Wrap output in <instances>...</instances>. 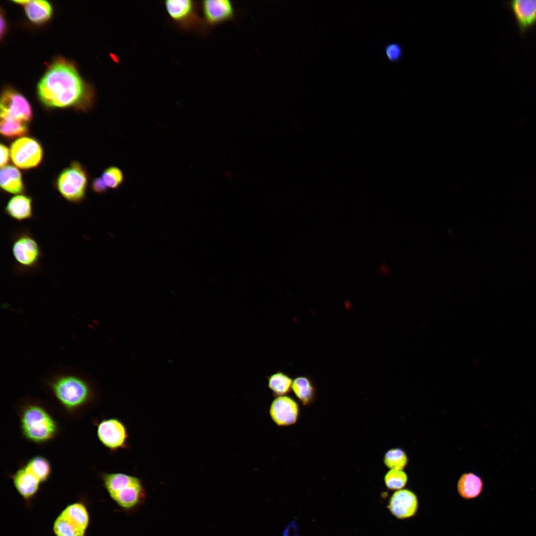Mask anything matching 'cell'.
Wrapping results in <instances>:
<instances>
[{
  "instance_id": "5bb4252c",
  "label": "cell",
  "mask_w": 536,
  "mask_h": 536,
  "mask_svg": "<svg viewBox=\"0 0 536 536\" xmlns=\"http://www.w3.org/2000/svg\"><path fill=\"white\" fill-rule=\"evenodd\" d=\"M201 8L204 20L209 25H215L229 20L234 16V7L229 0H205Z\"/></svg>"
},
{
  "instance_id": "277c9868",
  "label": "cell",
  "mask_w": 536,
  "mask_h": 536,
  "mask_svg": "<svg viewBox=\"0 0 536 536\" xmlns=\"http://www.w3.org/2000/svg\"><path fill=\"white\" fill-rule=\"evenodd\" d=\"M103 485L110 497L120 506L131 509L145 495L141 480L135 476L121 473H102Z\"/></svg>"
},
{
  "instance_id": "d6986e66",
  "label": "cell",
  "mask_w": 536,
  "mask_h": 536,
  "mask_svg": "<svg viewBox=\"0 0 536 536\" xmlns=\"http://www.w3.org/2000/svg\"><path fill=\"white\" fill-rule=\"evenodd\" d=\"M0 184L3 190L12 194L22 193L24 190L20 172L11 165L1 167Z\"/></svg>"
},
{
  "instance_id": "d4e9b609",
  "label": "cell",
  "mask_w": 536,
  "mask_h": 536,
  "mask_svg": "<svg viewBox=\"0 0 536 536\" xmlns=\"http://www.w3.org/2000/svg\"><path fill=\"white\" fill-rule=\"evenodd\" d=\"M384 462L391 469L402 470L406 466L408 459L403 450L399 448L392 449L385 455Z\"/></svg>"
},
{
  "instance_id": "83f0119b",
  "label": "cell",
  "mask_w": 536,
  "mask_h": 536,
  "mask_svg": "<svg viewBox=\"0 0 536 536\" xmlns=\"http://www.w3.org/2000/svg\"><path fill=\"white\" fill-rule=\"evenodd\" d=\"M385 54L388 60L392 62L400 60L402 56V49L399 44L391 43L386 45Z\"/></svg>"
},
{
  "instance_id": "9c48e42d",
  "label": "cell",
  "mask_w": 536,
  "mask_h": 536,
  "mask_svg": "<svg viewBox=\"0 0 536 536\" xmlns=\"http://www.w3.org/2000/svg\"><path fill=\"white\" fill-rule=\"evenodd\" d=\"M10 154L14 164L27 169L37 166L42 160L43 152L40 144L35 139L22 137L11 145Z\"/></svg>"
},
{
  "instance_id": "4316f807",
  "label": "cell",
  "mask_w": 536,
  "mask_h": 536,
  "mask_svg": "<svg viewBox=\"0 0 536 536\" xmlns=\"http://www.w3.org/2000/svg\"><path fill=\"white\" fill-rule=\"evenodd\" d=\"M101 178L107 187L112 189L119 188L124 181L123 172L119 168L115 166L107 168L103 171Z\"/></svg>"
},
{
  "instance_id": "7402d4cb",
  "label": "cell",
  "mask_w": 536,
  "mask_h": 536,
  "mask_svg": "<svg viewBox=\"0 0 536 536\" xmlns=\"http://www.w3.org/2000/svg\"><path fill=\"white\" fill-rule=\"evenodd\" d=\"M291 390L303 405L309 404L314 399L315 388L311 381L307 377L299 376L294 379Z\"/></svg>"
},
{
  "instance_id": "52a82bcc",
  "label": "cell",
  "mask_w": 536,
  "mask_h": 536,
  "mask_svg": "<svg viewBox=\"0 0 536 536\" xmlns=\"http://www.w3.org/2000/svg\"><path fill=\"white\" fill-rule=\"evenodd\" d=\"M56 184L64 199L72 203H79L85 198L87 173L79 163L73 162L60 173Z\"/></svg>"
},
{
  "instance_id": "2e32d148",
  "label": "cell",
  "mask_w": 536,
  "mask_h": 536,
  "mask_svg": "<svg viewBox=\"0 0 536 536\" xmlns=\"http://www.w3.org/2000/svg\"><path fill=\"white\" fill-rule=\"evenodd\" d=\"M509 5L521 32L536 23V0H511Z\"/></svg>"
},
{
  "instance_id": "3957f363",
  "label": "cell",
  "mask_w": 536,
  "mask_h": 536,
  "mask_svg": "<svg viewBox=\"0 0 536 536\" xmlns=\"http://www.w3.org/2000/svg\"><path fill=\"white\" fill-rule=\"evenodd\" d=\"M49 386L60 404L70 412L84 407L94 397L89 383L75 375H58L51 379Z\"/></svg>"
},
{
  "instance_id": "ffe728a7",
  "label": "cell",
  "mask_w": 536,
  "mask_h": 536,
  "mask_svg": "<svg viewBox=\"0 0 536 536\" xmlns=\"http://www.w3.org/2000/svg\"><path fill=\"white\" fill-rule=\"evenodd\" d=\"M482 489V479L479 476L471 472L463 474L457 483V490L459 495L466 499L477 497Z\"/></svg>"
},
{
  "instance_id": "f546056e",
  "label": "cell",
  "mask_w": 536,
  "mask_h": 536,
  "mask_svg": "<svg viewBox=\"0 0 536 536\" xmlns=\"http://www.w3.org/2000/svg\"><path fill=\"white\" fill-rule=\"evenodd\" d=\"M282 536H299L297 525L294 521L291 522L287 525L283 531Z\"/></svg>"
},
{
  "instance_id": "e0dca14e",
  "label": "cell",
  "mask_w": 536,
  "mask_h": 536,
  "mask_svg": "<svg viewBox=\"0 0 536 536\" xmlns=\"http://www.w3.org/2000/svg\"><path fill=\"white\" fill-rule=\"evenodd\" d=\"M4 212L11 218L19 222L31 219L33 217L32 199L22 195L12 197L5 205Z\"/></svg>"
},
{
  "instance_id": "484cf974",
  "label": "cell",
  "mask_w": 536,
  "mask_h": 536,
  "mask_svg": "<svg viewBox=\"0 0 536 536\" xmlns=\"http://www.w3.org/2000/svg\"><path fill=\"white\" fill-rule=\"evenodd\" d=\"M407 475L402 470L391 469L385 475V483L391 490L402 489L407 482Z\"/></svg>"
},
{
  "instance_id": "f1b7e54d",
  "label": "cell",
  "mask_w": 536,
  "mask_h": 536,
  "mask_svg": "<svg viewBox=\"0 0 536 536\" xmlns=\"http://www.w3.org/2000/svg\"><path fill=\"white\" fill-rule=\"evenodd\" d=\"M92 190L96 193L103 194L107 192L108 187L102 178L94 179L91 184Z\"/></svg>"
},
{
  "instance_id": "4fadbf2b",
  "label": "cell",
  "mask_w": 536,
  "mask_h": 536,
  "mask_svg": "<svg viewBox=\"0 0 536 536\" xmlns=\"http://www.w3.org/2000/svg\"><path fill=\"white\" fill-rule=\"evenodd\" d=\"M165 6L171 18L183 28H191L199 23L193 1L168 0L165 1Z\"/></svg>"
},
{
  "instance_id": "ba28073f",
  "label": "cell",
  "mask_w": 536,
  "mask_h": 536,
  "mask_svg": "<svg viewBox=\"0 0 536 536\" xmlns=\"http://www.w3.org/2000/svg\"><path fill=\"white\" fill-rule=\"evenodd\" d=\"M96 433L100 443L111 452L128 447L129 438L128 429L119 418L102 419L97 425Z\"/></svg>"
},
{
  "instance_id": "1f68e13d",
  "label": "cell",
  "mask_w": 536,
  "mask_h": 536,
  "mask_svg": "<svg viewBox=\"0 0 536 536\" xmlns=\"http://www.w3.org/2000/svg\"><path fill=\"white\" fill-rule=\"evenodd\" d=\"M5 29H6V23H5V19H4V17H3V16L1 14L0 15V37H2V36H3V35L4 33V32H5Z\"/></svg>"
},
{
  "instance_id": "9a60e30c",
  "label": "cell",
  "mask_w": 536,
  "mask_h": 536,
  "mask_svg": "<svg viewBox=\"0 0 536 536\" xmlns=\"http://www.w3.org/2000/svg\"><path fill=\"white\" fill-rule=\"evenodd\" d=\"M11 478L16 491L26 501L34 497L39 490L41 482L25 466L18 469Z\"/></svg>"
},
{
  "instance_id": "cb8c5ba5",
  "label": "cell",
  "mask_w": 536,
  "mask_h": 536,
  "mask_svg": "<svg viewBox=\"0 0 536 536\" xmlns=\"http://www.w3.org/2000/svg\"><path fill=\"white\" fill-rule=\"evenodd\" d=\"M293 381L287 374L277 372L268 378V387L274 397L285 396L292 389Z\"/></svg>"
},
{
  "instance_id": "603a6c76",
  "label": "cell",
  "mask_w": 536,
  "mask_h": 536,
  "mask_svg": "<svg viewBox=\"0 0 536 536\" xmlns=\"http://www.w3.org/2000/svg\"><path fill=\"white\" fill-rule=\"evenodd\" d=\"M41 482L48 480L52 473V466L45 457L38 455L30 459L24 465Z\"/></svg>"
},
{
  "instance_id": "7c38bea8",
  "label": "cell",
  "mask_w": 536,
  "mask_h": 536,
  "mask_svg": "<svg viewBox=\"0 0 536 536\" xmlns=\"http://www.w3.org/2000/svg\"><path fill=\"white\" fill-rule=\"evenodd\" d=\"M270 416L278 426H288L294 424L298 418L299 407L297 402L286 396L276 397L271 403Z\"/></svg>"
},
{
  "instance_id": "6da1fadb",
  "label": "cell",
  "mask_w": 536,
  "mask_h": 536,
  "mask_svg": "<svg viewBox=\"0 0 536 536\" xmlns=\"http://www.w3.org/2000/svg\"><path fill=\"white\" fill-rule=\"evenodd\" d=\"M37 93L44 105L56 108L84 106L92 97L74 65L61 58L48 68L38 84Z\"/></svg>"
},
{
  "instance_id": "4dcf8cb0",
  "label": "cell",
  "mask_w": 536,
  "mask_h": 536,
  "mask_svg": "<svg viewBox=\"0 0 536 536\" xmlns=\"http://www.w3.org/2000/svg\"><path fill=\"white\" fill-rule=\"evenodd\" d=\"M9 151L4 145L0 144V167L6 166L9 160Z\"/></svg>"
},
{
  "instance_id": "ac0fdd59",
  "label": "cell",
  "mask_w": 536,
  "mask_h": 536,
  "mask_svg": "<svg viewBox=\"0 0 536 536\" xmlns=\"http://www.w3.org/2000/svg\"><path fill=\"white\" fill-rule=\"evenodd\" d=\"M13 1L23 5L27 16L34 23H44L50 19L52 15V7L48 1L32 0Z\"/></svg>"
},
{
  "instance_id": "5b68a950",
  "label": "cell",
  "mask_w": 536,
  "mask_h": 536,
  "mask_svg": "<svg viewBox=\"0 0 536 536\" xmlns=\"http://www.w3.org/2000/svg\"><path fill=\"white\" fill-rule=\"evenodd\" d=\"M11 251L17 274H29L40 269L41 247L27 229L15 231L11 236Z\"/></svg>"
},
{
  "instance_id": "30bf717a",
  "label": "cell",
  "mask_w": 536,
  "mask_h": 536,
  "mask_svg": "<svg viewBox=\"0 0 536 536\" xmlns=\"http://www.w3.org/2000/svg\"><path fill=\"white\" fill-rule=\"evenodd\" d=\"M0 107V116H9L25 122L32 118V110L28 101L13 89H7L2 92Z\"/></svg>"
},
{
  "instance_id": "44dd1931",
  "label": "cell",
  "mask_w": 536,
  "mask_h": 536,
  "mask_svg": "<svg viewBox=\"0 0 536 536\" xmlns=\"http://www.w3.org/2000/svg\"><path fill=\"white\" fill-rule=\"evenodd\" d=\"M0 132L8 138L22 136L28 132L26 122L9 117L0 116Z\"/></svg>"
},
{
  "instance_id": "8fae6325",
  "label": "cell",
  "mask_w": 536,
  "mask_h": 536,
  "mask_svg": "<svg viewBox=\"0 0 536 536\" xmlns=\"http://www.w3.org/2000/svg\"><path fill=\"white\" fill-rule=\"evenodd\" d=\"M418 508V501L416 494L408 489L396 491L390 497L387 505L391 513L399 519L414 516Z\"/></svg>"
},
{
  "instance_id": "7a4b0ae2",
  "label": "cell",
  "mask_w": 536,
  "mask_h": 536,
  "mask_svg": "<svg viewBox=\"0 0 536 536\" xmlns=\"http://www.w3.org/2000/svg\"><path fill=\"white\" fill-rule=\"evenodd\" d=\"M20 427L23 436L32 443L42 444L55 438L59 426L54 418L43 405L28 402L19 410Z\"/></svg>"
},
{
  "instance_id": "8992f818",
  "label": "cell",
  "mask_w": 536,
  "mask_h": 536,
  "mask_svg": "<svg viewBox=\"0 0 536 536\" xmlns=\"http://www.w3.org/2000/svg\"><path fill=\"white\" fill-rule=\"evenodd\" d=\"M89 523L86 506L75 502L67 506L58 516L53 530L56 536H85Z\"/></svg>"
}]
</instances>
